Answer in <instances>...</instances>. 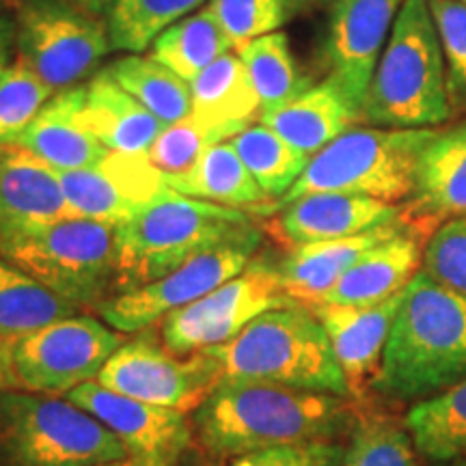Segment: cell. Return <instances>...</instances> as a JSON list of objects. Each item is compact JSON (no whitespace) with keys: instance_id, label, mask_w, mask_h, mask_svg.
<instances>
[{"instance_id":"33","label":"cell","mask_w":466,"mask_h":466,"mask_svg":"<svg viewBox=\"0 0 466 466\" xmlns=\"http://www.w3.org/2000/svg\"><path fill=\"white\" fill-rule=\"evenodd\" d=\"M229 143L270 203L281 199L299 182L311 160L264 124L248 126L247 130L229 138Z\"/></svg>"},{"instance_id":"34","label":"cell","mask_w":466,"mask_h":466,"mask_svg":"<svg viewBox=\"0 0 466 466\" xmlns=\"http://www.w3.org/2000/svg\"><path fill=\"white\" fill-rule=\"evenodd\" d=\"M206 0H115L106 11L110 48L141 55L160 33L195 14Z\"/></svg>"},{"instance_id":"43","label":"cell","mask_w":466,"mask_h":466,"mask_svg":"<svg viewBox=\"0 0 466 466\" xmlns=\"http://www.w3.org/2000/svg\"><path fill=\"white\" fill-rule=\"evenodd\" d=\"M17 389L14 376V363H11V346L0 341V393Z\"/></svg>"},{"instance_id":"38","label":"cell","mask_w":466,"mask_h":466,"mask_svg":"<svg viewBox=\"0 0 466 466\" xmlns=\"http://www.w3.org/2000/svg\"><path fill=\"white\" fill-rule=\"evenodd\" d=\"M428 5L445 58L451 115H466V5L458 0H428Z\"/></svg>"},{"instance_id":"5","label":"cell","mask_w":466,"mask_h":466,"mask_svg":"<svg viewBox=\"0 0 466 466\" xmlns=\"http://www.w3.org/2000/svg\"><path fill=\"white\" fill-rule=\"evenodd\" d=\"M445 58L428 0H404L367 89L360 121L419 130L451 119Z\"/></svg>"},{"instance_id":"29","label":"cell","mask_w":466,"mask_h":466,"mask_svg":"<svg viewBox=\"0 0 466 466\" xmlns=\"http://www.w3.org/2000/svg\"><path fill=\"white\" fill-rule=\"evenodd\" d=\"M419 456L432 462H451L466 456V378L415 401L404 417Z\"/></svg>"},{"instance_id":"13","label":"cell","mask_w":466,"mask_h":466,"mask_svg":"<svg viewBox=\"0 0 466 466\" xmlns=\"http://www.w3.org/2000/svg\"><path fill=\"white\" fill-rule=\"evenodd\" d=\"M220 380V367L208 352L179 357L158 341L156 330L145 329L121 343L96 382L147 404L190 412Z\"/></svg>"},{"instance_id":"10","label":"cell","mask_w":466,"mask_h":466,"mask_svg":"<svg viewBox=\"0 0 466 466\" xmlns=\"http://www.w3.org/2000/svg\"><path fill=\"white\" fill-rule=\"evenodd\" d=\"M264 233L258 225L233 240L218 244L168 272L158 281L110 296L96 309L102 322L119 333H141L168 313L192 305L212 289L238 277L253 261Z\"/></svg>"},{"instance_id":"17","label":"cell","mask_w":466,"mask_h":466,"mask_svg":"<svg viewBox=\"0 0 466 466\" xmlns=\"http://www.w3.org/2000/svg\"><path fill=\"white\" fill-rule=\"evenodd\" d=\"M401 296L404 291L367 307L324 305V302L307 305L324 326L354 400L363 398L380 371L384 346L391 335Z\"/></svg>"},{"instance_id":"22","label":"cell","mask_w":466,"mask_h":466,"mask_svg":"<svg viewBox=\"0 0 466 466\" xmlns=\"http://www.w3.org/2000/svg\"><path fill=\"white\" fill-rule=\"evenodd\" d=\"M74 218L56 168L26 149L0 147V231Z\"/></svg>"},{"instance_id":"8","label":"cell","mask_w":466,"mask_h":466,"mask_svg":"<svg viewBox=\"0 0 466 466\" xmlns=\"http://www.w3.org/2000/svg\"><path fill=\"white\" fill-rule=\"evenodd\" d=\"M126 458L124 442L69 398L0 393V466H102Z\"/></svg>"},{"instance_id":"31","label":"cell","mask_w":466,"mask_h":466,"mask_svg":"<svg viewBox=\"0 0 466 466\" xmlns=\"http://www.w3.org/2000/svg\"><path fill=\"white\" fill-rule=\"evenodd\" d=\"M106 72L165 126L177 124L192 113L190 85L154 56H121L110 63Z\"/></svg>"},{"instance_id":"19","label":"cell","mask_w":466,"mask_h":466,"mask_svg":"<svg viewBox=\"0 0 466 466\" xmlns=\"http://www.w3.org/2000/svg\"><path fill=\"white\" fill-rule=\"evenodd\" d=\"M432 231L430 227L408 220L398 236L367 250L318 302L367 307L393 299L421 270L425 242Z\"/></svg>"},{"instance_id":"14","label":"cell","mask_w":466,"mask_h":466,"mask_svg":"<svg viewBox=\"0 0 466 466\" xmlns=\"http://www.w3.org/2000/svg\"><path fill=\"white\" fill-rule=\"evenodd\" d=\"M401 5L404 0H333L326 39L329 78L359 116Z\"/></svg>"},{"instance_id":"42","label":"cell","mask_w":466,"mask_h":466,"mask_svg":"<svg viewBox=\"0 0 466 466\" xmlns=\"http://www.w3.org/2000/svg\"><path fill=\"white\" fill-rule=\"evenodd\" d=\"M15 44V25L9 20V15L0 9V78L11 67V55H14Z\"/></svg>"},{"instance_id":"28","label":"cell","mask_w":466,"mask_h":466,"mask_svg":"<svg viewBox=\"0 0 466 466\" xmlns=\"http://www.w3.org/2000/svg\"><path fill=\"white\" fill-rule=\"evenodd\" d=\"M80 309L0 258V341L14 343Z\"/></svg>"},{"instance_id":"44","label":"cell","mask_w":466,"mask_h":466,"mask_svg":"<svg viewBox=\"0 0 466 466\" xmlns=\"http://www.w3.org/2000/svg\"><path fill=\"white\" fill-rule=\"evenodd\" d=\"M182 456H130L121 462H110L102 466H175Z\"/></svg>"},{"instance_id":"32","label":"cell","mask_w":466,"mask_h":466,"mask_svg":"<svg viewBox=\"0 0 466 466\" xmlns=\"http://www.w3.org/2000/svg\"><path fill=\"white\" fill-rule=\"evenodd\" d=\"M238 55L247 67L255 93H258L261 113L296 100L309 86H313L300 74L285 33L277 31L253 39L242 46Z\"/></svg>"},{"instance_id":"1","label":"cell","mask_w":466,"mask_h":466,"mask_svg":"<svg viewBox=\"0 0 466 466\" xmlns=\"http://www.w3.org/2000/svg\"><path fill=\"white\" fill-rule=\"evenodd\" d=\"M357 415L352 398L223 378L190 419L203 451L233 460L277 447L341 441L352 432Z\"/></svg>"},{"instance_id":"6","label":"cell","mask_w":466,"mask_h":466,"mask_svg":"<svg viewBox=\"0 0 466 466\" xmlns=\"http://www.w3.org/2000/svg\"><path fill=\"white\" fill-rule=\"evenodd\" d=\"M0 258L78 309L116 294V225L61 218L0 231Z\"/></svg>"},{"instance_id":"25","label":"cell","mask_w":466,"mask_h":466,"mask_svg":"<svg viewBox=\"0 0 466 466\" xmlns=\"http://www.w3.org/2000/svg\"><path fill=\"white\" fill-rule=\"evenodd\" d=\"M359 119L357 110L330 78L309 86L296 100L266 110L259 116L261 124L275 130L291 147L309 158H313L341 134L352 130Z\"/></svg>"},{"instance_id":"16","label":"cell","mask_w":466,"mask_h":466,"mask_svg":"<svg viewBox=\"0 0 466 466\" xmlns=\"http://www.w3.org/2000/svg\"><path fill=\"white\" fill-rule=\"evenodd\" d=\"M67 398L110 430L130 456H182L195 439L188 412L127 398L100 382L80 384Z\"/></svg>"},{"instance_id":"3","label":"cell","mask_w":466,"mask_h":466,"mask_svg":"<svg viewBox=\"0 0 466 466\" xmlns=\"http://www.w3.org/2000/svg\"><path fill=\"white\" fill-rule=\"evenodd\" d=\"M203 352L217 360L229 380L352 398L324 326L302 302L261 313L233 339Z\"/></svg>"},{"instance_id":"20","label":"cell","mask_w":466,"mask_h":466,"mask_svg":"<svg viewBox=\"0 0 466 466\" xmlns=\"http://www.w3.org/2000/svg\"><path fill=\"white\" fill-rule=\"evenodd\" d=\"M404 217L430 229L466 217V121L441 127L423 147Z\"/></svg>"},{"instance_id":"41","label":"cell","mask_w":466,"mask_h":466,"mask_svg":"<svg viewBox=\"0 0 466 466\" xmlns=\"http://www.w3.org/2000/svg\"><path fill=\"white\" fill-rule=\"evenodd\" d=\"M343 451L341 441L305 442L233 458L229 466H341Z\"/></svg>"},{"instance_id":"46","label":"cell","mask_w":466,"mask_h":466,"mask_svg":"<svg viewBox=\"0 0 466 466\" xmlns=\"http://www.w3.org/2000/svg\"><path fill=\"white\" fill-rule=\"evenodd\" d=\"M69 3H74L76 7H80L86 14H104V11H108L110 5L115 3V0H69Z\"/></svg>"},{"instance_id":"12","label":"cell","mask_w":466,"mask_h":466,"mask_svg":"<svg viewBox=\"0 0 466 466\" xmlns=\"http://www.w3.org/2000/svg\"><path fill=\"white\" fill-rule=\"evenodd\" d=\"M296 302L285 294L275 266L250 261L238 277L192 305L168 313L160 322V339L173 354L188 357L223 346L261 313Z\"/></svg>"},{"instance_id":"23","label":"cell","mask_w":466,"mask_h":466,"mask_svg":"<svg viewBox=\"0 0 466 466\" xmlns=\"http://www.w3.org/2000/svg\"><path fill=\"white\" fill-rule=\"evenodd\" d=\"M78 121L108 151L124 156H145L167 127L121 89L106 69L97 72L85 86Z\"/></svg>"},{"instance_id":"47","label":"cell","mask_w":466,"mask_h":466,"mask_svg":"<svg viewBox=\"0 0 466 466\" xmlns=\"http://www.w3.org/2000/svg\"><path fill=\"white\" fill-rule=\"evenodd\" d=\"M458 3H462V5H466V0H458Z\"/></svg>"},{"instance_id":"2","label":"cell","mask_w":466,"mask_h":466,"mask_svg":"<svg viewBox=\"0 0 466 466\" xmlns=\"http://www.w3.org/2000/svg\"><path fill=\"white\" fill-rule=\"evenodd\" d=\"M466 378V296L419 270L406 285L384 346L376 393L421 401Z\"/></svg>"},{"instance_id":"18","label":"cell","mask_w":466,"mask_h":466,"mask_svg":"<svg viewBox=\"0 0 466 466\" xmlns=\"http://www.w3.org/2000/svg\"><path fill=\"white\" fill-rule=\"evenodd\" d=\"M277 212L272 227L291 247L357 236L404 217V208L398 203L350 192H313L289 201Z\"/></svg>"},{"instance_id":"15","label":"cell","mask_w":466,"mask_h":466,"mask_svg":"<svg viewBox=\"0 0 466 466\" xmlns=\"http://www.w3.org/2000/svg\"><path fill=\"white\" fill-rule=\"evenodd\" d=\"M74 218L119 225L168 190L147 156L110 154L97 167L56 171Z\"/></svg>"},{"instance_id":"37","label":"cell","mask_w":466,"mask_h":466,"mask_svg":"<svg viewBox=\"0 0 466 466\" xmlns=\"http://www.w3.org/2000/svg\"><path fill=\"white\" fill-rule=\"evenodd\" d=\"M55 93L25 61L15 58L0 78V147L15 145Z\"/></svg>"},{"instance_id":"4","label":"cell","mask_w":466,"mask_h":466,"mask_svg":"<svg viewBox=\"0 0 466 466\" xmlns=\"http://www.w3.org/2000/svg\"><path fill=\"white\" fill-rule=\"evenodd\" d=\"M253 227L244 209L190 199L168 188L116 225V294L158 281Z\"/></svg>"},{"instance_id":"9","label":"cell","mask_w":466,"mask_h":466,"mask_svg":"<svg viewBox=\"0 0 466 466\" xmlns=\"http://www.w3.org/2000/svg\"><path fill=\"white\" fill-rule=\"evenodd\" d=\"M126 335L91 316H69L11 343L17 389L63 395L97 380Z\"/></svg>"},{"instance_id":"21","label":"cell","mask_w":466,"mask_h":466,"mask_svg":"<svg viewBox=\"0 0 466 466\" xmlns=\"http://www.w3.org/2000/svg\"><path fill=\"white\" fill-rule=\"evenodd\" d=\"M406 225L408 218L401 217L357 236L291 247L289 253L275 266L285 294L302 305L318 302L367 250L391 240Z\"/></svg>"},{"instance_id":"39","label":"cell","mask_w":466,"mask_h":466,"mask_svg":"<svg viewBox=\"0 0 466 466\" xmlns=\"http://www.w3.org/2000/svg\"><path fill=\"white\" fill-rule=\"evenodd\" d=\"M289 0H209L208 7L240 50L253 39L277 33L289 17Z\"/></svg>"},{"instance_id":"24","label":"cell","mask_w":466,"mask_h":466,"mask_svg":"<svg viewBox=\"0 0 466 466\" xmlns=\"http://www.w3.org/2000/svg\"><path fill=\"white\" fill-rule=\"evenodd\" d=\"M83 100L85 86L55 93L17 138V147L37 156L56 171L100 165L110 151L80 126L78 113Z\"/></svg>"},{"instance_id":"30","label":"cell","mask_w":466,"mask_h":466,"mask_svg":"<svg viewBox=\"0 0 466 466\" xmlns=\"http://www.w3.org/2000/svg\"><path fill=\"white\" fill-rule=\"evenodd\" d=\"M231 50L229 37L208 5L175 22L151 44V56L188 85L203 69Z\"/></svg>"},{"instance_id":"45","label":"cell","mask_w":466,"mask_h":466,"mask_svg":"<svg viewBox=\"0 0 466 466\" xmlns=\"http://www.w3.org/2000/svg\"><path fill=\"white\" fill-rule=\"evenodd\" d=\"M203 453H206V456H199V453H190V450L184 451L182 458L175 462V466H220V460H223V458L209 456L208 451H203Z\"/></svg>"},{"instance_id":"49","label":"cell","mask_w":466,"mask_h":466,"mask_svg":"<svg viewBox=\"0 0 466 466\" xmlns=\"http://www.w3.org/2000/svg\"><path fill=\"white\" fill-rule=\"evenodd\" d=\"M464 462H466V456H464Z\"/></svg>"},{"instance_id":"40","label":"cell","mask_w":466,"mask_h":466,"mask_svg":"<svg viewBox=\"0 0 466 466\" xmlns=\"http://www.w3.org/2000/svg\"><path fill=\"white\" fill-rule=\"evenodd\" d=\"M421 270L445 288L466 296V217L436 227L425 242Z\"/></svg>"},{"instance_id":"11","label":"cell","mask_w":466,"mask_h":466,"mask_svg":"<svg viewBox=\"0 0 466 466\" xmlns=\"http://www.w3.org/2000/svg\"><path fill=\"white\" fill-rule=\"evenodd\" d=\"M17 58L56 93L72 89L110 52L106 22L69 0H28L17 14Z\"/></svg>"},{"instance_id":"35","label":"cell","mask_w":466,"mask_h":466,"mask_svg":"<svg viewBox=\"0 0 466 466\" xmlns=\"http://www.w3.org/2000/svg\"><path fill=\"white\" fill-rule=\"evenodd\" d=\"M419 458L404 421L387 412L359 410L341 466H421Z\"/></svg>"},{"instance_id":"36","label":"cell","mask_w":466,"mask_h":466,"mask_svg":"<svg viewBox=\"0 0 466 466\" xmlns=\"http://www.w3.org/2000/svg\"><path fill=\"white\" fill-rule=\"evenodd\" d=\"M236 134H240V130L209 124L190 113L182 121L167 126L160 132V137L147 151V158L162 175H179L188 171L208 147L229 141Z\"/></svg>"},{"instance_id":"27","label":"cell","mask_w":466,"mask_h":466,"mask_svg":"<svg viewBox=\"0 0 466 466\" xmlns=\"http://www.w3.org/2000/svg\"><path fill=\"white\" fill-rule=\"evenodd\" d=\"M192 115L217 126L247 130L261 104L238 52H227L190 83Z\"/></svg>"},{"instance_id":"48","label":"cell","mask_w":466,"mask_h":466,"mask_svg":"<svg viewBox=\"0 0 466 466\" xmlns=\"http://www.w3.org/2000/svg\"><path fill=\"white\" fill-rule=\"evenodd\" d=\"M458 466H466V462L464 464H458Z\"/></svg>"},{"instance_id":"26","label":"cell","mask_w":466,"mask_h":466,"mask_svg":"<svg viewBox=\"0 0 466 466\" xmlns=\"http://www.w3.org/2000/svg\"><path fill=\"white\" fill-rule=\"evenodd\" d=\"M165 182L168 188L190 199L227 208H250L259 212L270 203L229 141L208 147L188 171L165 175Z\"/></svg>"},{"instance_id":"7","label":"cell","mask_w":466,"mask_h":466,"mask_svg":"<svg viewBox=\"0 0 466 466\" xmlns=\"http://www.w3.org/2000/svg\"><path fill=\"white\" fill-rule=\"evenodd\" d=\"M439 130L352 127L318 151L299 182L259 212H277L289 201L313 192H350L387 203L404 201L415 188L419 156Z\"/></svg>"}]
</instances>
